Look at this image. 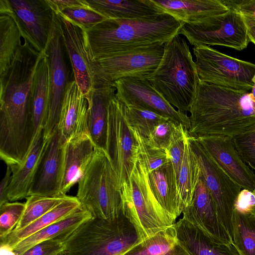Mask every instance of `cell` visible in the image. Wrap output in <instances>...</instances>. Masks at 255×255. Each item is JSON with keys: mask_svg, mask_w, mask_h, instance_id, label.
Masks as SVG:
<instances>
[{"mask_svg": "<svg viewBox=\"0 0 255 255\" xmlns=\"http://www.w3.org/2000/svg\"><path fill=\"white\" fill-rule=\"evenodd\" d=\"M33 139L38 130L44 128L49 114V63L46 50L43 52L34 74L29 96Z\"/></svg>", "mask_w": 255, "mask_h": 255, "instance_id": "obj_25", "label": "cell"}, {"mask_svg": "<svg viewBox=\"0 0 255 255\" xmlns=\"http://www.w3.org/2000/svg\"><path fill=\"white\" fill-rule=\"evenodd\" d=\"M58 15L66 17L85 29L93 26L107 19L90 7L66 9Z\"/></svg>", "mask_w": 255, "mask_h": 255, "instance_id": "obj_39", "label": "cell"}, {"mask_svg": "<svg viewBox=\"0 0 255 255\" xmlns=\"http://www.w3.org/2000/svg\"><path fill=\"white\" fill-rule=\"evenodd\" d=\"M64 250L65 244L63 241L52 239L35 245L21 255H60Z\"/></svg>", "mask_w": 255, "mask_h": 255, "instance_id": "obj_43", "label": "cell"}, {"mask_svg": "<svg viewBox=\"0 0 255 255\" xmlns=\"http://www.w3.org/2000/svg\"><path fill=\"white\" fill-rule=\"evenodd\" d=\"M13 11L32 45L39 52L46 50L54 12L46 0H10Z\"/></svg>", "mask_w": 255, "mask_h": 255, "instance_id": "obj_17", "label": "cell"}, {"mask_svg": "<svg viewBox=\"0 0 255 255\" xmlns=\"http://www.w3.org/2000/svg\"><path fill=\"white\" fill-rule=\"evenodd\" d=\"M187 134L188 130L182 125H179L167 150L177 182L184 155L185 139Z\"/></svg>", "mask_w": 255, "mask_h": 255, "instance_id": "obj_40", "label": "cell"}, {"mask_svg": "<svg viewBox=\"0 0 255 255\" xmlns=\"http://www.w3.org/2000/svg\"><path fill=\"white\" fill-rule=\"evenodd\" d=\"M189 140L197 158L201 175L214 202L219 219L233 240L235 206L242 189L219 166L195 138L189 135Z\"/></svg>", "mask_w": 255, "mask_h": 255, "instance_id": "obj_12", "label": "cell"}, {"mask_svg": "<svg viewBox=\"0 0 255 255\" xmlns=\"http://www.w3.org/2000/svg\"><path fill=\"white\" fill-rule=\"evenodd\" d=\"M171 105L187 114L200 82L186 40L179 34L165 44L161 61L146 78Z\"/></svg>", "mask_w": 255, "mask_h": 255, "instance_id": "obj_4", "label": "cell"}, {"mask_svg": "<svg viewBox=\"0 0 255 255\" xmlns=\"http://www.w3.org/2000/svg\"><path fill=\"white\" fill-rule=\"evenodd\" d=\"M93 218L83 207L67 217L39 231L18 243L13 248L16 255H21L42 242L56 239L64 241L81 224Z\"/></svg>", "mask_w": 255, "mask_h": 255, "instance_id": "obj_29", "label": "cell"}, {"mask_svg": "<svg viewBox=\"0 0 255 255\" xmlns=\"http://www.w3.org/2000/svg\"><path fill=\"white\" fill-rule=\"evenodd\" d=\"M77 197L67 196L57 206L25 228L18 231H12L0 243L7 245L12 249L19 242L39 231L69 216L82 207Z\"/></svg>", "mask_w": 255, "mask_h": 255, "instance_id": "obj_31", "label": "cell"}, {"mask_svg": "<svg viewBox=\"0 0 255 255\" xmlns=\"http://www.w3.org/2000/svg\"><path fill=\"white\" fill-rule=\"evenodd\" d=\"M174 226L179 242L191 255H240L234 243L212 240L183 217Z\"/></svg>", "mask_w": 255, "mask_h": 255, "instance_id": "obj_26", "label": "cell"}, {"mask_svg": "<svg viewBox=\"0 0 255 255\" xmlns=\"http://www.w3.org/2000/svg\"><path fill=\"white\" fill-rule=\"evenodd\" d=\"M178 34L184 36L194 46L220 45L240 51L250 42L243 16L232 10L196 23H184Z\"/></svg>", "mask_w": 255, "mask_h": 255, "instance_id": "obj_10", "label": "cell"}, {"mask_svg": "<svg viewBox=\"0 0 255 255\" xmlns=\"http://www.w3.org/2000/svg\"><path fill=\"white\" fill-rule=\"evenodd\" d=\"M182 214L183 218L212 240L233 243L219 219L214 202L201 174L191 204L183 209Z\"/></svg>", "mask_w": 255, "mask_h": 255, "instance_id": "obj_18", "label": "cell"}, {"mask_svg": "<svg viewBox=\"0 0 255 255\" xmlns=\"http://www.w3.org/2000/svg\"><path fill=\"white\" fill-rule=\"evenodd\" d=\"M195 138L219 166L242 189L254 191L255 173L238 154L232 137L209 135Z\"/></svg>", "mask_w": 255, "mask_h": 255, "instance_id": "obj_16", "label": "cell"}, {"mask_svg": "<svg viewBox=\"0 0 255 255\" xmlns=\"http://www.w3.org/2000/svg\"><path fill=\"white\" fill-rule=\"evenodd\" d=\"M253 82L254 83V86L252 89V94L254 97L255 98V75L254 76L253 79Z\"/></svg>", "mask_w": 255, "mask_h": 255, "instance_id": "obj_49", "label": "cell"}, {"mask_svg": "<svg viewBox=\"0 0 255 255\" xmlns=\"http://www.w3.org/2000/svg\"><path fill=\"white\" fill-rule=\"evenodd\" d=\"M229 10L240 13L244 17L255 21V0H220Z\"/></svg>", "mask_w": 255, "mask_h": 255, "instance_id": "obj_44", "label": "cell"}, {"mask_svg": "<svg viewBox=\"0 0 255 255\" xmlns=\"http://www.w3.org/2000/svg\"><path fill=\"white\" fill-rule=\"evenodd\" d=\"M200 82L248 92L254 86L255 64L232 57L207 45L193 49Z\"/></svg>", "mask_w": 255, "mask_h": 255, "instance_id": "obj_8", "label": "cell"}, {"mask_svg": "<svg viewBox=\"0 0 255 255\" xmlns=\"http://www.w3.org/2000/svg\"><path fill=\"white\" fill-rule=\"evenodd\" d=\"M115 87L95 85L86 97L89 107L87 128L96 148L106 152V143L110 102L115 96Z\"/></svg>", "mask_w": 255, "mask_h": 255, "instance_id": "obj_23", "label": "cell"}, {"mask_svg": "<svg viewBox=\"0 0 255 255\" xmlns=\"http://www.w3.org/2000/svg\"><path fill=\"white\" fill-rule=\"evenodd\" d=\"M0 255H16V254L11 247L0 243Z\"/></svg>", "mask_w": 255, "mask_h": 255, "instance_id": "obj_48", "label": "cell"}, {"mask_svg": "<svg viewBox=\"0 0 255 255\" xmlns=\"http://www.w3.org/2000/svg\"><path fill=\"white\" fill-rule=\"evenodd\" d=\"M89 104L75 80L68 82L63 97L57 129L62 143L88 132Z\"/></svg>", "mask_w": 255, "mask_h": 255, "instance_id": "obj_21", "label": "cell"}, {"mask_svg": "<svg viewBox=\"0 0 255 255\" xmlns=\"http://www.w3.org/2000/svg\"><path fill=\"white\" fill-rule=\"evenodd\" d=\"M164 12L187 23L229 11L220 0H153Z\"/></svg>", "mask_w": 255, "mask_h": 255, "instance_id": "obj_27", "label": "cell"}, {"mask_svg": "<svg viewBox=\"0 0 255 255\" xmlns=\"http://www.w3.org/2000/svg\"><path fill=\"white\" fill-rule=\"evenodd\" d=\"M165 44L154 43L96 59L94 64V86L114 87V83L123 78H146L159 64L164 54Z\"/></svg>", "mask_w": 255, "mask_h": 255, "instance_id": "obj_9", "label": "cell"}, {"mask_svg": "<svg viewBox=\"0 0 255 255\" xmlns=\"http://www.w3.org/2000/svg\"><path fill=\"white\" fill-rule=\"evenodd\" d=\"M78 183L76 197L93 217L112 220L123 214L119 182L104 150L95 149Z\"/></svg>", "mask_w": 255, "mask_h": 255, "instance_id": "obj_7", "label": "cell"}, {"mask_svg": "<svg viewBox=\"0 0 255 255\" xmlns=\"http://www.w3.org/2000/svg\"><path fill=\"white\" fill-rule=\"evenodd\" d=\"M63 145L57 129L47 143L29 189L28 196L63 195L60 192Z\"/></svg>", "mask_w": 255, "mask_h": 255, "instance_id": "obj_19", "label": "cell"}, {"mask_svg": "<svg viewBox=\"0 0 255 255\" xmlns=\"http://www.w3.org/2000/svg\"><path fill=\"white\" fill-rule=\"evenodd\" d=\"M106 152L120 186L130 178L138 158V146L125 115V105L115 96L108 110Z\"/></svg>", "mask_w": 255, "mask_h": 255, "instance_id": "obj_11", "label": "cell"}, {"mask_svg": "<svg viewBox=\"0 0 255 255\" xmlns=\"http://www.w3.org/2000/svg\"><path fill=\"white\" fill-rule=\"evenodd\" d=\"M150 187L161 207L175 221L183 212L177 182L171 161L148 173Z\"/></svg>", "mask_w": 255, "mask_h": 255, "instance_id": "obj_28", "label": "cell"}, {"mask_svg": "<svg viewBox=\"0 0 255 255\" xmlns=\"http://www.w3.org/2000/svg\"><path fill=\"white\" fill-rule=\"evenodd\" d=\"M184 22L163 12L138 19H107L85 28L95 59L154 43H166Z\"/></svg>", "mask_w": 255, "mask_h": 255, "instance_id": "obj_3", "label": "cell"}, {"mask_svg": "<svg viewBox=\"0 0 255 255\" xmlns=\"http://www.w3.org/2000/svg\"><path fill=\"white\" fill-rule=\"evenodd\" d=\"M43 129L40 128L37 132L22 162L10 166L12 175L7 193L9 202H15L28 196L29 189L49 140L44 138Z\"/></svg>", "mask_w": 255, "mask_h": 255, "instance_id": "obj_22", "label": "cell"}, {"mask_svg": "<svg viewBox=\"0 0 255 255\" xmlns=\"http://www.w3.org/2000/svg\"><path fill=\"white\" fill-rule=\"evenodd\" d=\"M25 203L8 202L0 206V240L6 237L19 223Z\"/></svg>", "mask_w": 255, "mask_h": 255, "instance_id": "obj_38", "label": "cell"}, {"mask_svg": "<svg viewBox=\"0 0 255 255\" xmlns=\"http://www.w3.org/2000/svg\"><path fill=\"white\" fill-rule=\"evenodd\" d=\"M107 19H138L164 12L153 0H86Z\"/></svg>", "mask_w": 255, "mask_h": 255, "instance_id": "obj_30", "label": "cell"}, {"mask_svg": "<svg viewBox=\"0 0 255 255\" xmlns=\"http://www.w3.org/2000/svg\"><path fill=\"white\" fill-rule=\"evenodd\" d=\"M125 115L130 128L146 138L157 126L170 119L152 111L133 106L125 105Z\"/></svg>", "mask_w": 255, "mask_h": 255, "instance_id": "obj_36", "label": "cell"}, {"mask_svg": "<svg viewBox=\"0 0 255 255\" xmlns=\"http://www.w3.org/2000/svg\"><path fill=\"white\" fill-rule=\"evenodd\" d=\"M116 97L126 106L147 109L168 117L188 130L189 117L171 105L144 77H130L114 83Z\"/></svg>", "mask_w": 255, "mask_h": 255, "instance_id": "obj_15", "label": "cell"}, {"mask_svg": "<svg viewBox=\"0 0 255 255\" xmlns=\"http://www.w3.org/2000/svg\"><path fill=\"white\" fill-rule=\"evenodd\" d=\"M26 37L9 0H0V76H3L21 50ZM25 38V37H24Z\"/></svg>", "mask_w": 255, "mask_h": 255, "instance_id": "obj_24", "label": "cell"}, {"mask_svg": "<svg viewBox=\"0 0 255 255\" xmlns=\"http://www.w3.org/2000/svg\"><path fill=\"white\" fill-rule=\"evenodd\" d=\"M63 255V254H62V255Z\"/></svg>", "mask_w": 255, "mask_h": 255, "instance_id": "obj_51", "label": "cell"}, {"mask_svg": "<svg viewBox=\"0 0 255 255\" xmlns=\"http://www.w3.org/2000/svg\"><path fill=\"white\" fill-rule=\"evenodd\" d=\"M67 197V195L53 197L37 195L28 196L25 203L23 215L12 231H18L25 228L57 206Z\"/></svg>", "mask_w": 255, "mask_h": 255, "instance_id": "obj_35", "label": "cell"}, {"mask_svg": "<svg viewBox=\"0 0 255 255\" xmlns=\"http://www.w3.org/2000/svg\"><path fill=\"white\" fill-rule=\"evenodd\" d=\"M138 146V155L142 160L148 173L171 161L168 151L156 147L147 138L131 128Z\"/></svg>", "mask_w": 255, "mask_h": 255, "instance_id": "obj_37", "label": "cell"}, {"mask_svg": "<svg viewBox=\"0 0 255 255\" xmlns=\"http://www.w3.org/2000/svg\"><path fill=\"white\" fill-rule=\"evenodd\" d=\"M88 132H83L63 145L60 192L63 195L76 183L90 163L95 151Z\"/></svg>", "mask_w": 255, "mask_h": 255, "instance_id": "obj_20", "label": "cell"}, {"mask_svg": "<svg viewBox=\"0 0 255 255\" xmlns=\"http://www.w3.org/2000/svg\"><path fill=\"white\" fill-rule=\"evenodd\" d=\"M244 18L247 26V34L250 41L255 45V21L245 17Z\"/></svg>", "mask_w": 255, "mask_h": 255, "instance_id": "obj_47", "label": "cell"}, {"mask_svg": "<svg viewBox=\"0 0 255 255\" xmlns=\"http://www.w3.org/2000/svg\"><path fill=\"white\" fill-rule=\"evenodd\" d=\"M53 11L59 14L62 10L73 7H90L86 0H46Z\"/></svg>", "mask_w": 255, "mask_h": 255, "instance_id": "obj_45", "label": "cell"}, {"mask_svg": "<svg viewBox=\"0 0 255 255\" xmlns=\"http://www.w3.org/2000/svg\"><path fill=\"white\" fill-rule=\"evenodd\" d=\"M201 176L199 164L186 136L185 149L177 179L178 192L184 209L191 205L194 193Z\"/></svg>", "mask_w": 255, "mask_h": 255, "instance_id": "obj_33", "label": "cell"}, {"mask_svg": "<svg viewBox=\"0 0 255 255\" xmlns=\"http://www.w3.org/2000/svg\"><path fill=\"white\" fill-rule=\"evenodd\" d=\"M233 243L240 255H255V214L234 210Z\"/></svg>", "mask_w": 255, "mask_h": 255, "instance_id": "obj_34", "label": "cell"}, {"mask_svg": "<svg viewBox=\"0 0 255 255\" xmlns=\"http://www.w3.org/2000/svg\"><path fill=\"white\" fill-rule=\"evenodd\" d=\"M141 241L123 214L112 220L93 217L63 241V255H124Z\"/></svg>", "mask_w": 255, "mask_h": 255, "instance_id": "obj_5", "label": "cell"}, {"mask_svg": "<svg viewBox=\"0 0 255 255\" xmlns=\"http://www.w3.org/2000/svg\"><path fill=\"white\" fill-rule=\"evenodd\" d=\"M63 45L59 17L54 13L50 37L46 49L49 63V114L43 129L46 139H49L57 129L62 101L69 82Z\"/></svg>", "mask_w": 255, "mask_h": 255, "instance_id": "obj_13", "label": "cell"}, {"mask_svg": "<svg viewBox=\"0 0 255 255\" xmlns=\"http://www.w3.org/2000/svg\"><path fill=\"white\" fill-rule=\"evenodd\" d=\"M124 255H191L179 242L174 224L142 240Z\"/></svg>", "mask_w": 255, "mask_h": 255, "instance_id": "obj_32", "label": "cell"}, {"mask_svg": "<svg viewBox=\"0 0 255 255\" xmlns=\"http://www.w3.org/2000/svg\"><path fill=\"white\" fill-rule=\"evenodd\" d=\"M120 190L123 214L142 241L174 224L152 193L146 167L139 155L130 178L122 184Z\"/></svg>", "mask_w": 255, "mask_h": 255, "instance_id": "obj_6", "label": "cell"}, {"mask_svg": "<svg viewBox=\"0 0 255 255\" xmlns=\"http://www.w3.org/2000/svg\"><path fill=\"white\" fill-rule=\"evenodd\" d=\"M234 146L244 162L255 170V131L232 138Z\"/></svg>", "mask_w": 255, "mask_h": 255, "instance_id": "obj_41", "label": "cell"}, {"mask_svg": "<svg viewBox=\"0 0 255 255\" xmlns=\"http://www.w3.org/2000/svg\"><path fill=\"white\" fill-rule=\"evenodd\" d=\"M252 193L255 197V188L252 192ZM250 211H251L254 214L255 213V205L251 208Z\"/></svg>", "mask_w": 255, "mask_h": 255, "instance_id": "obj_50", "label": "cell"}, {"mask_svg": "<svg viewBox=\"0 0 255 255\" xmlns=\"http://www.w3.org/2000/svg\"><path fill=\"white\" fill-rule=\"evenodd\" d=\"M189 113L190 136L231 137L255 131V98L251 92L199 82Z\"/></svg>", "mask_w": 255, "mask_h": 255, "instance_id": "obj_2", "label": "cell"}, {"mask_svg": "<svg viewBox=\"0 0 255 255\" xmlns=\"http://www.w3.org/2000/svg\"><path fill=\"white\" fill-rule=\"evenodd\" d=\"M64 45L68 55L75 81L87 97L94 86L96 59L84 27L58 15Z\"/></svg>", "mask_w": 255, "mask_h": 255, "instance_id": "obj_14", "label": "cell"}, {"mask_svg": "<svg viewBox=\"0 0 255 255\" xmlns=\"http://www.w3.org/2000/svg\"><path fill=\"white\" fill-rule=\"evenodd\" d=\"M179 125L170 119L162 122L147 138L152 145L167 151Z\"/></svg>", "mask_w": 255, "mask_h": 255, "instance_id": "obj_42", "label": "cell"}, {"mask_svg": "<svg viewBox=\"0 0 255 255\" xmlns=\"http://www.w3.org/2000/svg\"><path fill=\"white\" fill-rule=\"evenodd\" d=\"M254 214H255V213H254Z\"/></svg>", "mask_w": 255, "mask_h": 255, "instance_id": "obj_52", "label": "cell"}, {"mask_svg": "<svg viewBox=\"0 0 255 255\" xmlns=\"http://www.w3.org/2000/svg\"><path fill=\"white\" fill-rule=\"evenodd\" d=\"M12 172L10 166L7 165L5 174L0 184V206L9 202L7 197L8 189L11 178Z\"/></svg>", "mask_w": 255, "mask_h": 255, "instance_id": "obj_46", "label": "cell"}, {"mask_svg": "<svg viewBox=\"0 0 255 255\" xmlns=\"http://www.w3.org/2000/svg\"><path fill=\"white\" fill-rule=\"evenodd\" d=\"M42 53L25 37L21 50L0 77V150L5 154L23 155L32 141L29 96Z\"/></svg>", "mask_w": 255, "mask_h": 255, "instance_id": "obj_1", "label": "cell"}]
</instances>
